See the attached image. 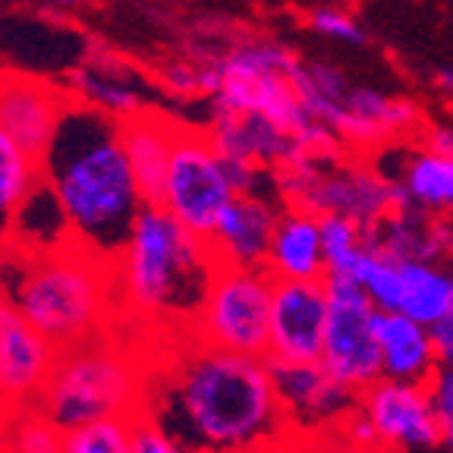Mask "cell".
<instances>
[{
  "instance_id": "obj_19",
  "label": "cell",
  "mask_w": 453,
  "mask_h": 453,
  "mask_svg": "<svg viewBox=\"0 0 453 453\" xmlns=\"http://www.w3.org/2000/svg\"><path fill=\"white\" fill-rule=\"evenodd\" d=\"M177 127L180 123L151 111V107L120 120L123 145H127L129 164H133L135 183H139L145 205L149 202L161 205L164 180H167L170 155H173V142H177Z\"/></svg>"
},
{
  "instance_id": "obj_7",
  "label": "cell",
  "mask_w": 453,
  "mask_h": 453,
  "mask_svg": "<svg viewBox=\"0 0 453 453\" xmlns=\"http://www.w3.org/2000/svg\"><path fill=\"white\" fill-rule=\"evenodd\" d=\"M274 283L277 277L268 268L218 265L189 334L230 353L268 359Z\"/></svg>"
},
{
  "instance_id": "obj_2",
  "label": "cell",
  "mask_w": 453,
  "mask_h": 453,
  "mask_svg": "<svg viewBox=\"0 0 453 453\" xmlns=\"http://www.w3.org/2000/svg\"><path fill=\"white\" fill-rule=\"evenodd\" d=\"M42 170L70 220L73 240L104 262H117L145 205L120 120L76 98L42 157Z\"/></svg>"
},
{
  "instance_id": "obj_11",
  "label": "cell",
  "mask_w": 453,
  "mask_h": 453,
  "mask_svg": "<svg viewBox=\"0 0 453 453\" xmlns=\"http://www.w3.org/2000/svg\"><path fill=\"white\" fill-rule=\"evenodd\" d=\"M274 388L293 438L334 432L359 406V394L331 375L325 362H271Z\"/></svg>"
},
{
  "instance_id": "obj_24",
  "label": "cell",
  "mask_w": 453,
  "mask_h": 453,
  "mask_svg": "<svg viewBox=\"0 0 453 453\" xmlns=\"http://www.w3.org/2000/svg\"><path fill=\"white\" fill-rule=\"evenodd\" d=\"M44 170L32 151H26L7 129H0V236L10 234L16 211L28 192L42 183Z\"/></svg>"
},
{
  "instance_id": "obj_23",
  "label": "cell",
  "mask_w": 453,
  "mask_h": 453,
  "mask_svg": "<svg viewBox=\"0 0 453 453\" xmlns=\"http://www.w3.org/2000/svg\"><path fill=\"white\" fill-rule=\"evenodd\" d=\"M73 95L85 104L98 107V111L111 113L113 120H127L133 113L145 111V98H142L139 85L113 64H101L92 60L73 76Z\"/></svg>"
},
{
  "instance_id": "obj_1",
  "label": "cell",
  "mask_w": 453,
  "mask_h": 453,
  "mask_svg": "<svg viewBox=\"0 0 453 453\" xmlns=\"http://www.w3.org/2000/svg\"><path fill=\"white\" fill-rule=\"evenodd\" d=\"M173 438L192 453L283 450L293 432L274 388L271 359L186 340L164 384ZM161 425V422H157Z\"/></svg>"
},
{
  "instance_id": "obj_15",
  "label": "cell",
  "mask_w": 453,
  "mask_h": 453,
  "mask_svg": "<svg viewBox=\"0 0 453 453\" xmlns=\"http://www.w3.org/2000/svg\"><path fill=\"white\" fill-rule=\"evenodd\" d=\"M280 196L274 192H240L224 208L218 226L208 236L218 265H240V268H268L271 240L283 211Z\"/></svg>"
},
{
  "instance_id": "obj_9",
  "label": "cell",
  "mask_w": 453,
  "mask_h": 453,
  "mask_svg": "<svg viewBox=\"0 0 453 453\" xmlns=\"http://www.w3.org/2000/svg\"><path fill=\"white\" fill-rule=\"evenodd\" d=\"M331 319H327L321 362L337 381L362 394L381 378V349H378V309L362 283L353 277H327Z\"/></svg>"
},
{
  "instance_id": "obj_18",
  "label": "cell",
  "mask_w": 453,
  "mask_h": 453,
  "mask_svg": "<svg viewBox=\"0 0 453 453\" xmlns=\"http://www.w3.org/2000/svg\"><path fill=\"white\" fill-rule=\"evenodd\" d=\"M378 349H381V378L428 384L441 368L432 325L403 311L378 315Z\"/></svg>"
},
{
  "instance_id": "obj_29",
  "label": "cell",
  "mask_w": 453,
  "mask_h": 453,
  "mask_svg": "<svg viewBox=\"0 0 453 453\" xmlns=\"http://www.w3.org/2000/svg\"><path fill=\"white\" fill-rule=\"evenodd\" d=\"M287 453H384L378 444H362L349 438L343 428H334L325 434H311V438H293Z\"/></svg>"
},
{
  "instance_id": "obj_28",
  "label": "cell",
  "mask_w": 453,
  "mask_h": 453,
  "mask_svg": "<svg viewBox=\"0 0 453 453\" xmlns=\"http://www.w3.org/2000/svg\"><path fill=\"white\" fill-rule=\"evenodd\" d=\"M309 28L315 35L331 38V42L365 44V28L359 26V19L353 13L340 7H315L309 13Z\"/></svg>"
},
{
  "instance_id": "obj_37",
  "label": "cell",
  "mask_w": 453,
  "mask_h": 453,
  "mask_svg": "<svg viewBox=\"0 0 453 453\" xmlns=\"http://www.w3.org/2000/svg\"><path fill=\"white\" fill-rule=\"evenodd\" d=\"M48 4H60V7H79L82 0H48Z\"/></svg>"
},
{
  "instance_id": "obj_6",
  "label": "cell",
  "mask_w": 453,
  "mask_h": 453,
  "mask_svg": "<svg viewBox=\"0 0 453 453\" xmlns=\"http://www.w3.org/2000/svg\"><path fill=\"white\" fill-rule=\"evenodd\" d=\"M277 189L287 205L311 208L315 214H347L365 230L403 208L400 186L375 167L343 164L337 155L305 157L277 170Z\"/></svg>"
},
{
  "instance_id": "obj_5",
  "label": "cell",
  "mask_w": 453,
  "mask_h": 453,
  "mask_svg": "<svg viewBox=\"0 0 453 453\" xmlns=\"http://www.w3.org/2000/svg\"><path fill=\"white\" fill-rule=\"evenodd\" d=\"M35 406L60 428L73 432L98 418L139 416L145 410V375L117 349L79 343L60 349Z\"/></svg>"
},
{
  "instance_id": "obj_30",
  "label": "cell",
  "mask_w": 453,
  "mask_h": 453,
  "mask_svg": "<svg viewBox=\"0 0 453 453\" xmlns=\"http://www.w3.org/2000/svg\"><path fill=\"white\" fill-rule=\"evenodd\" d=\"M428 390H432L434 412H438L441 447L444 453H453V365H441L428 381Z\"/></svg>"
},
{
  "instance_id": "obj_16",
  "label": "cell",
  "mask_w": 453,
  "mask_h": 453,
  "mask_svg": "<svg viewBox=\"0 0 453 453\" xmlns=\"http://www.w3.org/2000/svg\"><path fill=\"white\" fill-rule=\"evenodd\" d=\"M418 120L422 113L410 98L378 92L372 85H349L347 98L334 111L327 127L353 149H381L384 142L416 129Z\"/></svg>"
},
{
  "instance_id": "obj_13",
  "label": "cell",
  "mask_w": 453,
  "mask_h": 453,
  "mask_svg": "<svg viewBox=\"0 0 453 453\" xmlns=\"http://www.w3.org/2000/svg\"><path fill=\"white\" fill-rule=\"evenodd\" d=\"M60 359V347L44 337L13 303L0 305V406H35Z\"/></svg>"
},
{
  "instance_id": "obj_8",
  "label": "cell",
  "mask_w": 453,
  "mask_h": 453,
  "mask_svg": "<svg viewBox=\"0 0 453 453\" xmlns=\"http://www.w3.org/2000/svg\"><path fill=\"white\" fill-rule=\"evenodd\" d=\"M240 196L226 167V157L214 145L211 133L177 127V142L164 180L161 205L192 234L211 236L224 208Z\"/></svg>"
},
{
  "instance_id": "obj_17",
  "label": "cell",
  "mask_w": 453,
  "mask_h": 453,
  "mask_svg": "<svg viewBox=\"0 0 453 453\" xmlns=\"http://www.w3.org/2000/svg\"><path fill=\"white\" fill-rule=\"evenodd\" d=\"M211 139L220 155L240 157V161L258 164L265 170H283L305 161V151L296 135L271 123L262 113H240V111H214Z\"/></svg>"
},
{
  "instance_id": "obj_4",
  "label": "cell",
  "mask_w": 453,
  "mask_h": 453,
  "mask_svg": "<svg viewBox=\"0 0 453 453\" xmlns=\"http://www.w3.org/2000/svg\"><path fill=\"white\" fill-rule=\"evenodd\" d=\"M104 262L76 240L57 249L10 246V303L60 349L88 343L107 311Z\"/></svg>"
},
{
  "instance_id": "obj_10",
  "label": "cell",
  "mask_w": 453,
  "mask_h": 453,
  "mask_svg": "<svg viewBox=\"0 0 453 453\" xmlns=\"http://www.w3.org/2000/svg\"><path fill=\"white\" fill-rule=\"evenodd\" d=\"M359 412L384 453H444L428 384L378 378L359 394Z\"/></svg>"
},
{
  "instance_id": "obj_26",
  "label": "cell",
  "mask_w": 453,
  "mask_h": 453,
  "mask_svg": "<svg viewBox=\"0 0 453 453\" xmlns=\"http://www.w3.org/2000/svg\"><path fill=\"white\" fill-rule=\"evenodd\" d=\"M135 416L98 418L66 432L64 453H133Z\"/></svg>"
},
{
  "instance_id": "obj_21",
  "label": "cell",
  "mask_w": 453,
  "mask_h": 453,
  "mask_svg": "<svg viewBox=\"0 0 453 453\" xmlns=\"http://www.w3.org/2000/svg\"><path fill=\"white\" fill-rule=\"evenodd\" d=\"M403 196V208L422 211L428 218H453V157L432 149H416L400 161L394 177Z\"/></svg>"
},
{
  "instance_id": "obj_20",
  "label": "cell",
  "mask_w": 453,
  "mask_h": 453,
  "mask_svg": "<svg viewBox=\"0 0 453 453\" xmlns=\"http://www.w3.org/2000/svg\"><path fill=\"white\" fill-rule=\"evenodd\" d=\"M268 271L277 280H315L327 277L321 214L303 205H283L268 252Z\"/></svg>"
},
{
  "instance_id": "obj_34",
  "label": "cell",
  "mask_w": 453,
  "mask_h": 453,
  "mask_svg": "<svg viewBox=\"0 0 453 453\" xmlns=\"http://www.w3.org/2000/svg\"><path fill=\"white\" fill-rule=\"evenodd\" d=\"M10 299V242L0 236V305Z\"/></svg>"
},
{
  "instance_id": "obj_33",
  "label": "cell",
  "mask_w": 453,
  "mask_h": 453,
  "mask_svg": "<svg viewBox=\"0 0 453 453\" xmlns=\"http://www.w3.org/2000/svg\"><path fill=\"white\" fill-rule=\"evenodd\" d=\"M434 331V349H438L441 365H453V315L432 327Z\"/></svg>"
},
{
  "instance_id": "obj_14",
  "label": "cell",
  "mask_w": 453,
  "mask_h": 453,
  "mask_svg": "<svg viewBox=\"0 0 453 453\" xmlns=\"http://www.w3.org/2000/svg\"><path fill=\"white\" fill-rule=\"evenodd\" d=\"M73 101V88L26 73H0V129H7L38 161L48 155Z\"/></svg>"
},
{
  "instance_id": "obj_31",
  "label": "cell",
  "mask_w": 453,
  "mask_h": 453,
  "mask_svg": "<svg viewBox=\"0 0 453 453\" xmlns=\"http://www.w3.org/2000/svg\"><path fill=\"white\" fill-rule=\"evenodd\" d=\"M133 453H192V450H186V447L180 444V441L173 438L164 425H157L151 416L139 412V416H135Z\"/></svg>"
},
{
  "instance_id": "obj_22",
  "label": "cell",
  "mask_w": 453,
  "mask_h": 453,
  "mask_svg": "<svg viewBox=\"0 0 453 453\" xmlns=\"http://www.w3.org/2000/svg\"><path fill=\"white\" fill-rule=\"evenodd\" d=\"M400 268V290L396 309L403 315L438 325L453 315V265L444 258H396Z\"/></svg>"
},
{
  "instance_id": "obj_25",
  "label": "cell",
  "mask_w": 453,
  "mask_h": 453,
  "mask_svg": "<svg viewBox=\"0 0 453 453\" xmlns=\"http://www.w3.org/2000/svg\"><path fill=\"white\" fill-rule=\"evenodd\" d=\"M321 242H325L327 277H349L368 242V230L347 214H321Z\"/></svg>"
},
{
  "instance_id": "obj_12",
  "label": "cell",
  "mask_w": 453,
  "mask_h": 453,
  "mask_svg": "<svg viewBox=\"0 0 453 453\" xmlns=\"http://www.w3.org/2000/svg\"><path fill=\"white\" fill-rule=\"evenodd\" d=\"M331 296L327 277L277 280L271 299V362H319L325 353Z\"/></svg>"
},
{
  "instance_id": "obj_27",
  "label": "cell",
  "mask_w": 453,
  "mask_h": 453,
  "mask_svg": "<svg viewBox=\"0 0 453 453\" xmlns=\"http://www.w3.org/2000/svg\"><path fill=\"white\" fill-rule=\"evenodd\" d=\"M64 441L66 432H60L38 406H22V418L4 453H64Z\"/></svg>"
},
{
  "instance_id": "obj_32",
  "label": "cell",
  "mask_w": 453,
  "mask_h": 453,
  "mask_svg": "<svg viewBox=\"0 0 453 453\" xmlns=\"http://www.w3.org/2000/svg\"><path fill=\"white\" fill-rule=\"evenodd\" d=\"M422 145L438 151V155L453 157V127H425L422 129Z\"/></svg>"
},
{
  "instance_id": "obj_35",
  "label": "cell",
  "mask_w": 453,
  "mask_h": 453,
  "mask_svg": "<svg viewBox=\"0 0 453 453\" xmlns=\"http://www.w3.org/2000/svg\"><path fill=\"white\" fill-rule=\"evenodd\" d=\"M447 262L453 265V218H447Z\"/></svg>"
},
{
  "instance_id": "obj_36",
  "label": "cell",
  "mask_w": 453,
  "mask_h": 453,
  "mask_svg": "<svg viewBox=\"0 0 453 453\" xmlns=\"http://www.w3.org/2000/svg\"><path fill=\"white\" fill-rule=\"evenodd\" d=\"M218 453H287V447L283 450H218Z\"/></svg>"
},
{
  "instance_id": "obj_3",
  "label": "cell",
  "mask_w": 453,
  "mask_h": 453,
  "mask_svg": "<svg viewBox=\"0 0 453 453\" xmlns=\"http://www.w3.org/2000/svg\"><path fill=\"white\" fill-rule=\"evenodd\" d=\"M123 303L142 319L192 331L218 271L205 236L192 234L164 205H142L117 262Z\"/></svg>"
}]
</instances>
